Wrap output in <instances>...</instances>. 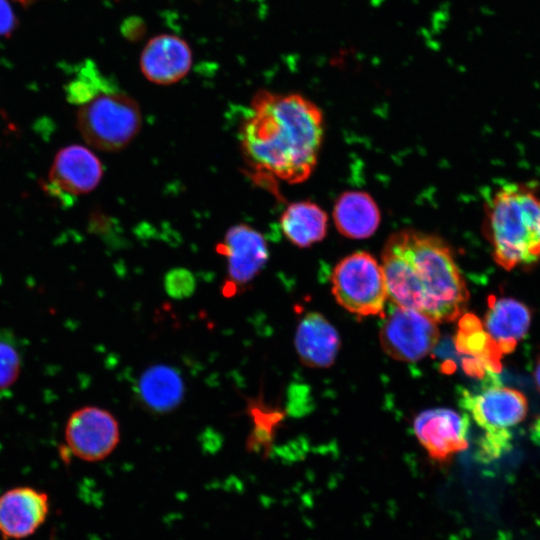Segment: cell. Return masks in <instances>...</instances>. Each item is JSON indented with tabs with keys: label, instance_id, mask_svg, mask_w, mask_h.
Segmentation results:
<instances>
[{
	"label": "cell",
	"instance_id": "ba28073f",
	"mask_svg": "<svg viewBox=\"0 0 540 540\" xmlns=\"http://www.w3.org/2000/svg\"><path fill=\"white\" fill-rule=\"evenodd\" d=\"M217 252L227 261V281L224 295L231 296L246 287L264 268L268 260V246L264 236L246 224L230 227Z\"/></svg>",
	"mask_w": 540,
	"mask_h": 540
},
{
	"label": "cell",
	"instance_id": "7402d4cb",
	"mask_svg": "<svg viewBox=\"0 0 540 540\" xmlns=\"http://www.w3.org/2000/svg\"><path fill=\"white\" fill-rule=\"evenodd\" d=\"M164 285L170 297L183 299L192 295L195 289V279L190 271L177 268L166 274Z\"/></svg>",
	"mask_w": 540,
	"mask_h": 540
},
{
	"label": "cell",
	"instance_id": "ac0fdd59",
	"mask_svg": "<svg viewBox=\"0 0 540 540\" xmlns=\"http://www.w3.org/2000/svg\"><path fill=\"white\" fill-rule=\"evenodd\" d=\"M325 211L310 201L290 204L280 217L285 237L299 248H307L321 241L327 233Z\"/></svg>",
	"mask_w": 540,
	"mask_h": 540
},
{
	"label": "cell",
	"instance_id": "5b68a950",
	"mask_svg": "<svg viewBox=\"0 0 540 540\" xmlns=\"http://www.w3.org/2000/svg\"><path fill=\"white\" fill-rule=\"evenodd\" d=\"M336 301L359 316L383 314L388 298L381 265L369 253L354 252L337 263L331 275Z\"/></svg>",
	"mask_w": 540,
	"mask_h": 540
},
{
	"label": "cell",
	"instance_id": "cb8c5ba5",
	"mask_svg": "<svg viewBox=\"0 0 540 540\" xmlns=\"http://www.w3.org/2000/svg\"><path fill=\"white\" fill-rule=\"evenodd\" d=\"M17 26V19L8 0H0V36H9Z\"/></svg>",
	"mask_w": 540,
	"mask_h": 540
},
{
	"label": "cell",
	"instance_id": "e0dca14e",
	"mask_svg": "<svg viewBox=\"0 0 540 540\" xmlns=\"http://www.w3.org/2000/svg\"><path fill=\"white\" fill-rule=\"evenodd\" d=\"M137 391L145 407L156 413H166L181 403L184 382L176 369L159 364L143 372Z\"/></svg>",
	"mask_w": 540,
	"mask_h": 540
},
{
	"label": "cell",
	"instance_id": "4316f807",
	"mask_svg": "<svg viewBox=\"0 0 540 540\" xmlns=\"http://www.w3.org/2000/svg\"><path fill=\"white\" fill-rule=\"evenodd\" d=\"M15 1H17L18 3H20L23 6H28V5L34 3V2H36L38 0H15Z\"/></svg>",
	"mask_w": 540,
	"mask_h": 540
},
{
	"label": "cell",
	"instance_id": "5bb4252c",
	"mask_svg": "<svg viewBox=\"0 0 540 540\" xmlns=\"http://www.w3.org/2000/svg\"><path fill=\"white\" fill-rule=\"evenodd\" d=\"M295 347L300 360L309 367L326 368L335 360L340 338L333 325L321 314L309 312L297 325Z\"/></svg>",
	"mask_w": 540,
	"mask_h": 540
},
{
	"label": "cell",
	"instance_id": "277c9868",
	"mask_svg": "<svg viewBox=\"0 0 540 540\" xmlns=\"http://www.w3.org/2000/svg\"><path fill=\"white\" fill-rule=\"evenodd\" d=\"M77 106V129L85 142L95 149L107 152L122 150L141 129L142 115L138 103L102 78Z\"/></svg>",
	"mask_w": 540,
	"mask_h": 540
},
{
	"label": "cell",
	"instance_id": "484cf974",
	"mask_svg": "<svg viewBox=\"0 0 540 540\" xmlns=\"http://www.w3.org/2000/svg\"><path fill=\"white\" fill-rule=\"evenodd\" d=\"M534 378H535L536 385L538 389L540 390V355H538L537 360H536V365L534 369Z\"/></svg>",
	"mask_w": 540,
	"mask_h": 540
},
{
	"label": "cell",
	"instance_id": "2e32d148",
	"mask_svg": "<svg viewBox=\"0 0 540 540\" xmlns=\"http://www.w3.org/2000/svg\"><path fill=\"white\" fill-rule=\"evenodd\" d=\"M380 218L376 202L368 193L362 191L342 193L333 209L337 230L351 239L370 237L377 230Z\"/></svg>",
	"mask_w": 540,
	"mask_h": 540
},
{
	"label": "cell",
	"instance_id": "7c38bea8",
	"mask_svg": "<svg viewBox=\"0 0 540 540\" xmlns=\"http://www.w3.org/2000/svg\"><path fill=\"white\" fill-rule=\"evenodd\" d=\"M193 55L188 43L179 36L160 34L151 38L140 55L144 77L158 85H171L190 71Z\"/></svg>",
	"mask_w": 540,
	"mask_h": 540
},
{
	"label": "cell",
	"instance_id": "6da1fadb",
	"mask_svg": "<svg viewBox=\"0 0 540 540\" xmlns=\"http://www.w3.org/2000/svg\"><path fill=\"white\" fill-rule=\"evenodd\" d=\"M324 137L320 108L298 93L258 91L240 128V146L258 175L290 184L314 170Z\"/></svg>",
	"mask_w": 540,
	"mask_h": 540
},
{
	"label": "cell",
	"instance_id": "7a4b0ae2",
	"mask_svg": "<svg viewBox=\"0 0 540 540\" xmlns=\"http://www.w3.org/2000/svg\"><path fill=\"white\" fill-rule=\"evenodd\" d=\"M381 267L395 306L420 311L435 322L453 321L467 306L464 277L451 249L435 235L412 229L393 233Z\"/></svg>",
	"mask_w": 540,
	"mask_h": 540
},
{
	"label": "cell",
	"instance_id": "30bf717a",
	"mask_svg": "<svg viewBox=\"0 0 540 540\" xmlns=\"http://www.w3.org/2000/svg\"><path fill=\"white\" fill-rule=\"evenodd\" d=\"M461 402L486 432L509 431L524 420L528 410L522 392L499 384L489 385L476 395L465 391Z\"/></svg>",
	"mask_w": 540,
	"mask_h": 540
},
{
	"label": "cell",
	"instance_id": "8fae6325",
	"mask_svg": "<svg viewBox=\"0 0 540 540\" xmlns=\"http://www.w3.org/2000/svg\"><path fill=\"white\" fill-rule=\"evenodd\" d=\"M469 418L452 409L435 408L421 412L414 420V432L429 456L447 461L468 446Z\"/></svg>",
	"mask_w": 540,
	"mask_h": 540
},
{
	"label": "cell",
	"instance_id": "3957f363",
	"mask_svg": "<svg viewBox=\"0 0 540 540\" xmlns=\"http://www.w3.org/2000/svg\"><path fill=\"white\" fill-rule=\"evenodd\" d=\"M484 232L494 261L505 270L540 260V196L522 184H505L488 200Z\"/></svg>",
	"mask_w": 540,
	"mask_h": 540
},
{
	"label": "cell",
	"instance_id": "8992f818",
	"mask_svg": "<svg viewBox=\"0 0 540 540\" xmlns=\"http://www.w3.org/2000/svg\"><path fill=\"white\" fill-rule=\"evenodd\" d=\"M438 339L439 330L433 319L420 311L395 305L390 308L380 331L384 351L405 362L424 358Z\"/></svg>",
	"mask_w": 540,
	"mask_h": 540
},
{
	"label": "cell",
	"instance_id": "9c48e42d",
	"mask_svg": "<svg viewBox=\"0 0 540 540\" xmlns=\"http://www.w3.org/2000/svg\"><path fill=\"white\" fill-rule=\"evenodd\" d=\"M103 177L100 159L88 147L72 144L61 148L51 164L47 188L60 200L92 192Z\"/></svg>",
	"mask_w": 540,
	"mask_h": 540
},
{
	"label": "cell",
	"instance_id": "603a6c76",
	"mask_svg": "<svg viewBox=\"0 0 540 540\" xmlns=\"http://www.w3.org/2000/svg\"><path fill=\"white\" fill-rule=\"evenodd\" d=\"M511 435L509 431L486 432L480 442L478 456L481 460H492L508 449Z\"/></svg>",
	"mask_w": 540,
	"mask_h": 540
},
{
	"label": "cell",
	"instance_id": "9a60e30c",
	"mask_svg": "<svg viewBox=\"0 0 540 540\" xmlns=\"http://www.w3.org/2000/svg\"><path fill=\"white\" fill-rule=\"evenodd\" d=\"M531 323L529 308L510 297L489 300L484 318V330L500 353L512 351L526 335Z\"/></svg>",
	"mask_w": 540,
	"mask_h": 540
},
{
	"label": "cell",
	"instance_id": "d6986e66",
	"mask_svg": "<svg viewBox=\"0 0 540 540\" xmlns=\"http://www.w3.org/2000/svg\"><path fill=\"white\" fill-rule=\"evenodd\" d=\"M455 345L459 352L471 356L470 360L482 369L496 371L499 351L474 315L465 314L460 319Z\"/></svg>",
	"mask_w": 540,
	"mask_h": 540
},
{
	"label": "cell",
	"instance_id": "4fadbf2b",
	"mask_svg": "<svg viewBox=\"0 0 540 540\" xmlns=\"http://www.w3.org/2000/svg\"><path fill=\"white\" fill-rule=\"evenodd\" d=\"M49 511L48 495L32 487H15L0 496V532L8 538L33 534Z\"/></svg>",
	"mask_w": 540,
	"mask_h": 540
},
{
	"label": "cell",
	"instance_id": "52a82bcc",
	"mask_svg": "<svg viewBox=\"0 0 540 540\" xmlns=\"http://www.w3.org/2000/svg\"><path fill=\"white\" fill-rule=\"evenodd\" d=\"M64 438L75 457L88 462L100 461L117 447L119 424L108 410L84 406L73 411L67 419Z\"/></svg>",
	"mask_w": 540,
	"mask_h": 540
},
{
	"label": "cell",
	"instance_id": "d4e9b609",
	"mask_svg": "<svg viewBox=\"0 0 540 540\" xmlns=\"http://www.w3.org/2000/svg\"><path fill=\"white\" fill-rule=\"evenodd\" d=\"M531 437H532V440H533L538 446H540V418L537 419V420L535 421L534 425L532 426Z\"/></svg>",
	"mask_w": 540,
	"mask_h": 540
},
{
	"label": "cell",
	"instance_id": "44dd1931",
	"mask_svg": "<svg viewBox=\"0 0 540 540\" xmlns=\"http://www.w3.org/2000/svg\"><path fill=\"white\" fill-rule=\"evenodd\" d=\"M21 370L22 354L16 338L8 330L0 329V391L13 386Z\"/></svg>",
	"mask_w": 540,
	"mask_h": 540
},
{
	"label": "cell",
	"instance_id": "ffe728a7",
	"mask_svg": "<svg viewBox=\"0 0 540 540\" xmlns=\"http://www.w3.org/2000/svg\"><path fill=\"white\" fill-rule=\"evenodd\" d=\"M247 411L253 422V428L247 439V448L249 451L266 453L271 447L274 428L281 420L282 414L257 398L248 400Z\"/></svg>",
	"mask_w": 540,
	"mask_h": 540
}]
</instances>
